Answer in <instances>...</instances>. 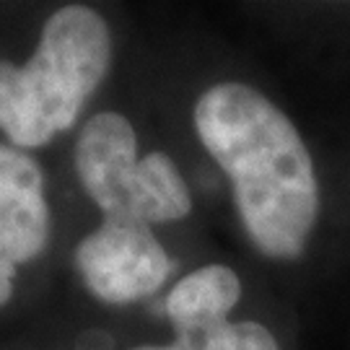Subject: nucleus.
Returning <instances> with one entry per match:
<instances>
[{"label":"nucleus","mask_w":350,"mask_h":350,"mask_svg":"<svg viewBox=\"0 0 350 350\" xmlns=\"http://www.w3.org/2000/svg\"><path fill=\"white\" fill-rule=\"evenodd\" d=\"M138 138L127 117L101 112L91 117L75 143V172L104 218L138 221Z\"/></svg>","instance_id":"4"},{"label":"nucleus","mask_w":350,"mask_h":350,"mask_svg":"<svg viewBox=\"0 0 350 350\" xmlns=\"http://www.w3.org/2000/svg\"><path fill=\"white\" fill-rule=\"evenodd\" d=\"M135 350H280L275 335L260 322H218L202 329L176 332V340L169 345H146Z\"/></svg>","instance_id":"7"},{"label":"nucleus","mask_w":350,"mask_h":350,"mask_svg":"<svg viewBox=\"0 0 350 350\" xmlns=\"http://www.w3.org/2000/svg\"><path fill=\"white\" fill-rule=\"evenodd\" d=\"M47 234L50 208L39 163L0 143V306L11 299L16 267L44 250Z\"/></svg>","instance_id":"5"},{"label":"nucleus","mask_w":350,"mask_h":350,"mask_svg":"<svg viewBox=\"0 0 350 350\" xmlns=\"http://www.w3.org/2000/svg\"><path fill=\"white\" fill-rule=\"evenodd\" d=\"M112 60V37L96 11L65 5L42 29L26 65L0 63V130L16 148H39L73 127Z\"/></svg>","instance_id":"2"},{"label":"nucleus","mask_w":350,"mask_h":350,"mask_svg":"<svg viewBox=\"0 0 350 350\" xmlns=\"http://www.w3.org/2000/svg\"><path fill=\"white\" fill-rule=\"evenodd\" d=\"M195 130L234 189L254 250L299 260L319 221L322 195L314 156L299 127L260 88L221 81L195 104Z\"/></svg>","instance_id":"1"},{"label":"nucleus","mask_w":350,"mask_h":350,"mask_svg":"<svg viewBox=\"0 0 350 350\" xmlns=\"http://www.w3.org/2000/svg\"><path fill=\"white\" fill-rule=\"evenodd\" d=\"M86 288L107 304H133L153 296L172 273V260L148 224L104 218L75 250Z\"/></svg>","instance_id":"3"},{"label":"nucleus","mask_w":350,"mask_h":350,"mask_svg":"<svg viewBox=\"0 0 350 350\" xmlns=\"http://www.w3.org/2000/svg\"><path fill=\"white\" fill-rule=\"evenodd\" d=\"M241 299V278L228 265H202L176 283L163 301V312L176 332L226 322Z\"/></svg>","instance_id":"6"}]
</instances>
